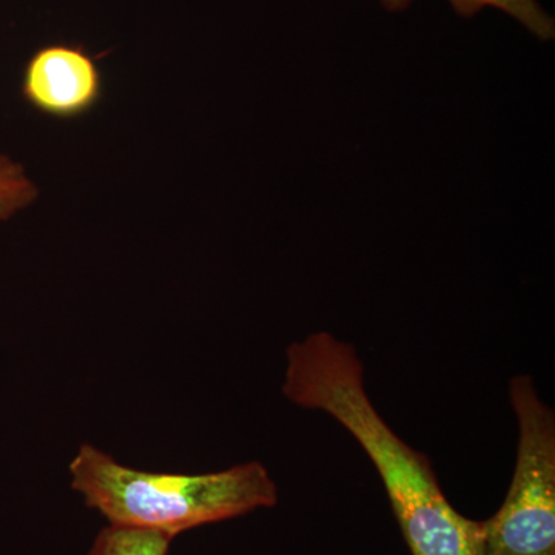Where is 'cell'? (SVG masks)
Wrapping results in <instances>:
<instances>
[{"label": "cell", "mask_w": 555, "mask_h": 555, "mask_svg": "<svg viewBox=\"0 0 555 555\" xmlns=\"http://www.w3.org/2000/svg\"><path fill=\"white\" fill-rule=\"evenodd\" d=\"M283 393L345 427L377 467L412 555H483V521L470 520L441 491L427 455L390 429L364 387L356 347L327 332L287 347Z\"/></svg>", "instance_id": "cell-1"}, {"label": "cell", "mask_w": 555, "mask_h": 555, "mask_svg": "<svg viewBox=\"0 0 555 555\" xmlns=\"http://www.w3.org/2000/svg\"><path fill=\"white\" fill-rule=\"evenodd\" d=\"M68 469L72 488L108 525L147 529L171 539L278 502L276 483L258 462L195 476L145 473L93 444H82Z\"/></svg>", "instance_id": "cell-2"}, {"label": "cell", "mask_w": 555, "mask_h": 555, "mask_svg": "<svg viewBox=\"0 0 555 555\" xmlns=\"http://www.w3.org/2000/svg\"><path fill=\"white\" fill-rule=\"evenodd\" d=\"M516 411V470L502 507L483 521V555H555V416L528 375L509 385Z\"/></svg>", "instance_id": "cell-3"}, {"label": "cell", "mask_w": 555, "mask_h": 555, "mask_svg": "<svg viewBox=\"0 0 555 555\" xmlns=\"http://www.w3.org/2000/svg\"><path fill=\"white\" fill-rule=\"evenodd\" d=\"M22 96L49 118H82L104 96V78L96 57L83 47L50 43L25 64Z\"/></svg>", "instance_id": "cell-4"}, {"label": "cell", "mask_w": 555, "mask_h": 555, "mask_svg": "<svg viewBox=\"0 0 555 555\" xmlns=\"http://www.w3.org/2000/svg\"><path fill=\"white\" fill-rule=\"evenodd\" d=\"M449 5L462 17H474L485 9H495L517 21L534 38L550 42L555 38V21L539 0H448ZM389 13H401L414 0H379Z\"/></svg>", "instance_id": "cell-5"}, {"label": "cell", "mask_w": 555, "mask_h": 555, "mask_svg": "<svg viewBox=\"0 0 555 555\" xmlns=\"http://www.w3.org/2000/svg\"><path fill=\"white\" fill-rule=\"evenodd\" d=\"M171 537L147 529L107 525L87 555H169Z\"/></svg>", "instance_id": "cell-6"}, {"label": "cell", "mask_w": 555, "mask_h": 555, "mask_svg": "<svg viewBox=\"0 0 555 555\" xmlns=\"http://www.w3.org/2000/svg\"><path fill=\"white\" fill-rule=\"evenodd\" d=\"M38 198V189L24 167L0 153V219L5 221Z\"/></svg>", "instance_id": "cell-7"}]
</instances>
